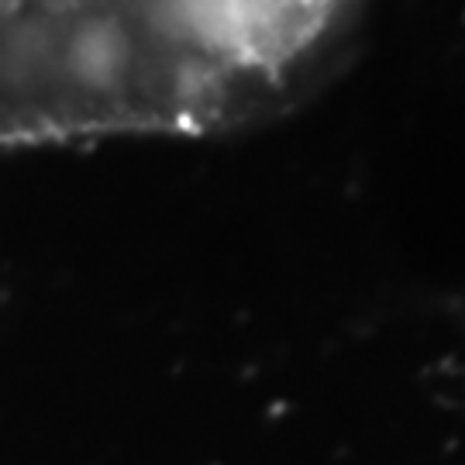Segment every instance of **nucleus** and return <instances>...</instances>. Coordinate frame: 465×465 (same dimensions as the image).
Returning a JSON list of instances; mask_svg holds the SVG:
<instances>
[{
	"label": "nucleus",
	"mask_w": 465,
	"mask_h": 465,
	"mask_svg": "<svg viewBox=\"0 0 465 465\" xmlns=\"http://www.w3.org/2000/svg\"><path fill=\"white\" fill-rule=\"evenodd\" d=\"M128 59V45L111 25H90L73 45V66L90 84H111Z\"/></svg>",
	"instance_id": "obj_1"
}]
</instances>
